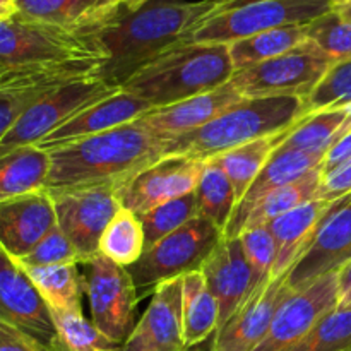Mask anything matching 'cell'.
Instances as JSON below:
<instances>
[{"label":"cell","instance_id":"cell-7","mask_svg":"<svg viewBox=\"0 0 351 351\" xmlns=\"http://www.w3.org/2000/svg\"><path fill=\"white\" fill-rule=\"evenodd\" d=\"M331 10L328 0H245L202 23L184 43L230 45L274 27L311 24Z\"/></svg>","mask_w":351,"mask_h":351},{"label":"cell","instance_id":"cell-25","mask_svg":"<svg viewBox=\"0 0 351 351\" xmlns=\"http://www.w3.org/2000/svg\"><path fill=\"white\" fill-rule=\"evenodd\" d=\"M17 16L31 21L69 27V29H96L120 3L106 0H16Z\"/></svg>","mask_w":351,"mask_h":351},{"label":"cell","instance_id":"cell-35","mask_svg":"<svg viewBox=\"0 0 351 351\" xmlns=\"http://www.w3.org/2000/svg\"><path fill=\"white\" fill-rule=\"evenodd\" d=\"M57 339L53 351H119L82 311H50Z\"/></svg>","mask_w":351,"mask_h":351},{"label":"cell","instance_id":"cell-11","mask_svg":"<svg viewBox=\"0 0 351 351\" xmlns=\"http://www.w3.org/2000/svg\"><path fill=\"white\" fill-rule=\"evenodd\" d=\"M117 91L119 88L106 84L99 77H88L48 93L40 101L29 106L3 136L0 141V158L21 147L36 146L65 120Z\"/></svg>","mask_w":351,"mask_h":351},{"label":"cell","instance_id":"cell-29","mask_svg":"<svg viewBox=\"0 0 351 351\" xmlns=\"http://www.w3.org/2000/svg\"><path fill=\"white\" fill-rule=\"evenodd\" d=\"M21 267L26 271L50 311H82L81 298L84 293V281L77 264Z\"/></svg>","mask_w":351,"mask_h":351},{"label":"cell","instance_id":"cell-48","mask_svg":"<svg viewBox=\"0 0 351 351\" xmlns=\"http://www.w3.org/2000/svg\"><path fill=\"white\" fill-rule=\"evenodd\" d=\"M345 110H346V119H345V123H343L341 130H339V137H338V139H341V137L345 136V134H348L350 130H351V105L346 106Z\"/></svg>","mask_w":351,"mask_h":351},{"label":"cell","instance_id":"cell-17","mask_svg":"<svg viewBox=\"0 0 351 351\" xmlns=\"http://www.w3.org/2000/svg\"><path fill=\"white\" fill-rule=\"evenodd\" d=\"M288 274V273H287ZM287 274L271 278L254 290L225 326L213 336L211 351H254L263 341L280 305L293 293Z\"/></svg>","mask_w":351,"mask_h":351},{"label":"cell","instance_id":"cell-10","mask_svg":"<svg viewBox=\"0 0 351 351\" xmlns=\"http://www.w3.org/2000/svg\"><path fill=\"white\" fill-rule=\"evenodd\" d=\"M120 184L82 185L51 191L57 225L81 256V264L99 252V240L120 204Z\"/></svg>","mask_w":351,"mask_h":351},{"label":"cell","instance_id":"cell-53","mask_svg":"<svg viewBox=\"0 0 351 351\" xmlns=\"http://www.w3.org/2000/svg\"><path fill=\"white\" fill-rule=\"evenodd\" d=\"M2 72H3V67H0V74H2Z\"/></svg>","mask_w":351,"mask_h":351},{"label":"cell","instance_id":"cell-12","mask_svg":"<svg viewBox=\"0 0 351 351\" xmlns=\"http://www.w3.org/2000/svg\"><path fill=\"white\" fill-rule=\"evenodd\" d=\"M101 60H75L38 67L3 69L0 74V141L29 106L71 82L98 77Z\"/></svg>","mask_w":351,"mask_h":351},{"label":"cell","instance_id":"cell-1","mask_svg":"<svg viewBox=\"0 0 351 351\" xmlns=\"http://www.w3.org/2000/svg\"><path fill=\"white\" fill-rule=\"evenodd\" d=\"M245 0H147L129 10L120 3L115 14L93 29L105 62L98 77L122 86L158 55L184 43L185 38L216 14Z\"/></svg>","mask_w":351,"mask_h":351},{"label":"cell","instance_id":"cell-27","mask_svg":"<svg viewBox=\"0 0 351 351\" xmlns=\"http://www.w3.org/2000/svg\"><path fill=\"white\" fill-rule=\"evenodd\" d=\"M50 173V153L36 146L21 147L0 158V202L43 191Z\"/></svg>","mask_w":351,"mask_h":351},{"label":"cell","instance_id":"cell-16","mask_svg":"<svg viewBox=\"0 0 351 351\" xmlns=\"http://www.w3.org/2000/svg\"><path fill=\"white\" fill-rule=\"evenodd\" d=\"M351 261V194L339 199L315 232L311 245L287 274L288 287L302 290L312 281L336 273Z\"/></svg>","mask_w":351,"mask_h":351},{"label":"cell","instance_id":"cell-5","mask_svg":"<svg viewBox=\"0 0 351 351\" xmlns=\"http://www.w3.org/2000/svg\"><path fill=\"white\" fill-rule=\"evenodd\" d=\"M75 60H101L93 29H69L12 16L0 21V67H38Z\"/></svg>","mask_w":351,"mask_h":351},{"label":"cell","instance_id":"cell-40","mask_svg":"<svg viewBox=\"0 0 351 351\" xmlns=\"http://www.w3.org/2000/svg\"><path fill=\"white\" fill-rule=\"evenodd\" d=\"M239 239L242 243L243 254L250 264V269H252L254 291L271 280V271H273L278 254L276 240H274L269 226H257V228L247 230Z\"/></svg>","mask_w":351,"mask_h":351},{"label":"cell","instance_id":"cell-36","mask_svg":"<svg viewBox=\"0 0 351 351\" xmlns=\"http://www.w3.org/2000/svg\"><path fill=\"white\" fill-rule=\"evenodd\" d=\"M197 216H201V213H199L195 192H191V194L182 195V197L173 199V201L165 202V204L156 206L151 211L141 215L139 218L143 221L146 249L154 245L156 242H160L161 239H165L170 233H173L175 230L187 225L189 221H192Z\"/></svg>","mask_w":351,"mask_h":351},{"label":"cell","instance_id":"cell-3","mask_svg":"<svg viewBox=\"0 0 351 351\" xmlns=\"http://www.w3.org/2000/svg\"><path fill=\"white\" fill-rule=\"evenodd\" d=\"M304 117L305 99L298 96L243 98L206 125L168 141L165 156L208 161L252 141L283 136Z\"/></svg>","mask_w":351,"mask_h":351},{"label":"cell","instance_id":"cell-52","mask_svg":"<svg viewBox=\"0 0 351 351\" xmlns=\"http://www.w3.org/2000/svg\"><path fill=\"white\" fill-rule=\"evenodd\" d=\"M146 2H147V0H137V2H136V7L143 5V3H146Z\"/></svg>","mask_w":351,"mask_h":351},{"label":"cell","instance_id":"cell-14","mask_svg":"<svg viewBox=\"0 0 351 351\" xmlns=\"http://www.w3.org/2000/svg\"><path fill=\"white\" fill-rule=\"evenodd\" d=\"M204 161L185 156H163L120 184V204L141 216L156 206L195 192Z\"/></svg>","mask_w":351,"mask_h":351},{"label":"cell","instance_id":"cell-18","mask_svg":"<svg viewBox=\"0 0 351 351\" xmlns=\"http://www.w3.org/2000/svg\"><path fill=\"white\" fill-rule=\"evenodd\" d=\"M153 110V105L144 101L139 96H134L119 89L113 95L86 106L74 117L65 120L58 129H55L50 136L36 144V147L45 151H53L58 147L69 146L72 143L86 139V137L98 136L108 132L125 123L136 122L141 117Z\"/></svg>","mask_w":351,"mask_h":351},{"label":"cell","instance_id":"cell-50","mask_svg":"<svg viewBox=\"0 0 351 351\" xmlns=\"http://www.w3.org/2000/svg\"><path fill=\"white\" fill-rule=\"evenodd\" d=\"M328 2H329V3H331V7H332V9H335V7L341 5V3L348 2V0H328Z\"/></svg>","mask_w":351,"mask_h":351},{"label":"cell","instance_id":"cell-41","mask_svg":"<svg viewBox=\"0 0 351 351\" xmlns=\"http://www.w3.org/2000/svg\"><path fill=\"white\" fill-rule=\"evenodd\" d=\"M21 266H55V264H81V256L65 233L55 225L51 232L27 254L17 261Z\"/></svg>","mask_w":351,"mask_h":351},{"label":"cell","instance_id":"cell-22","mask_svg":"<svg viewBox=\"0 0 351 351\" xmlns=\"http://www.w3.org/2000/svg\"><path fill=\"white\" fill-rule=\"evenodd\" d=\"M242 99L243 96L230 81L221 88L192 96L175 105L153 108L139 120L154 134L170 141L206 125Z\"/></svg>","mask_w":351,"mask_h":351},{"label":"cell","instance_id":"cell-23","mask_svg":"<svg viewBox=\"0 0 351 351\" xmlns=\"http://www.w3.org/2000/svg\"><path fill=\"white\" fill-rule=\"evenodd\" d=\"M326 154H314V153H304V151L297 149H276L267 161L266 167L261 170L254 184L243 195L242 201L235 208L232 219L228 223L225 235L223 237H239L242 233L243 225H245L247 218H249L250 211L254 206L267 195L269 192L276 191V189L285 187V185L291 184V182L298 180L308 171L315 170V168L322 167Z\"/></svg>","mask_w":351,"mask_h":351},{"label":"cell","instance_id":"cell-37","mask_svg":"<svg viewBox=\"0 0 351 351\" xmlns=\"http://www.w3.org/2000/svg\"><path fill=\"white\" fill-rule=\"evenodd\" d=\"M288 351H351V311L336 307Z\"/></svg>","mask_w":351,"mask_h":351},{"label":"cell","instance_id":"cell-42","mask_svg":"<svg viewBox=\"0 0 351 351\" xmlns=\"http://www.w3.org/2000/svg\"><path fill=\"white\" fill-rule=\"evenodd\" d=\"M351 194V158L339 167L322 173L321 187H319L317 199L322 201H338Z\"/></svg>","mask_w":351,"mask_h":351},{"label":"cell","instance_id":"cell-38","mask_svg":"<svg viewBox=\"0 0 351 351\" xmlns=\"http://www.w3.org/2000/svg\"><path fill=\"white\" fill-rule=\"evenodd\" d=\"M351 105V60L336 62L317 88L305 98V117Z\"/></svg>","mask_w":351,"mask_h":351},{"label":"cell","instance_id":"cell-26","mask_svg":"<svg viewBox=\"0 0 351 351\" xmlns=\"http://www.w3.org/2000/svg\"><path fill=\"white\" fill-rule=\"evenodd\" d=\"M219 324V305L202 271L182 278V338L185 350L208 343Z\"/></svg>","mask_w":351,"mask_h":351},{"label":"cell","instance_id":"cell-4","mask_svg":"<svg viewBox=\"0 0 351 351\" xmlns=\"http://www.w3.org/2000/svg\"><path fill=\"white\" fill-rule=\"evenodd\" d=\"M233 74L228 45L180 43L139 69L122 89L163 108L221 88Z\"/></svg>","mask_w":351,"mask_h":351},{"label":"cell","instance_id":"cell-45","mask_svg":"<svg viewBox=\"0 0 351 351\" xmlns=\"http://www.w3.org/2000/svg\"><path fill=\"white\" fill-rule=\"evenodd\" d=\"M338 276V307L351 311V261L336 271Z\"/></svg>","mask_w":351,"mask_h":351},{"label":"cell","instance_id":"cell-24","mask_svg":"<svg viewBox=\"0 0 351 351\" xmlns=\"http://www.w3.org/2000/svg\"><path fill=\"white\" fill-rule=\"evenodd\" d=\"M338 201L314 199L291 209L287 215L280 216L267 225L278 245L271 278L287 274L293 267L302 254L308 249L317 228L324 221L326 216L332 211V208L338 204Z\"/></svg>","mask_w":351,"mask_h":351},{"label":"cell","instance_id":"cell-54","mask_svg":"<svg viewBox=\"0 0 351 351\" xmlns=\"http://www.w3.org/2000/svg\"><path fill=\"white\" fill-rule=\"evenodd\" d=\"M106 2H112V0H106ZM113 3V2H112Z\"/></svg>","mask_w":351,"mask_h":351},{"label":"cell","instance_id":"cell-49","mask_svg":"<svg viewBox=\"0 0 351 351\" xmlns=\"http://www.w3.org/2000/svg\"><path fill=\"white\" fill-rule=\"evenodd\" d=\"M112 2L113 3H123V7H125V9L132 10V9H136L137 0H112Z\"/></svg>","mask_w":351,"mask_h":351},{"label":"cell","instance_id":"cell-32","mask_svg":"<svg viewBox=\"0 0 351 351\" xmlns=\"http://www.w3.org/2000/svg\"><path fill=\"white\" fill-rule=\"evenodd\" d=\"M346 119V110H326L304 117L293 129L278 141L276 149H297L304 153L328 154L338 141L339 130Z\"/></svg>","mask_w":351,"mask_h":351},{"label":"cell","instance_id":"cell-6","mask_svg":"<svg viewBox=\"0 0 351 351\" xmlns=\"http://www.w3.org/2000/svg\"><path fill=\"white\" fill-rule=\"evenodd\" d=\"M223 239V232L204 216H197L147 247L141 259L127 267L139 298L153 293L161 283L201 271L206 259Z\"/></svg>","mask_w":351,"mask_h":351},{"label":"cell","instance_id":"cell-20","mask_svg":"<svg viewBox=\"0 0 351 351\" xmlns=\"http://www.w3.org/2000/svg\"><path fill=\"white\" fill-rule=\"evenodd\" d=\"M119 351H185L182 338V278L161 283Z\"/></svg>","mask_w":351,"mask_h":351},{"label":"cell","instance_id":"cell-19","mask_svg":"<svg viewBox=\"0 0 351 351\" xmlns=\"http://www.w3.org/2000/svg\"><path fill=\"white\" fill-rule=\"evenodd\" d=\"M57 225L53 199L36 191L0 202V249L12 259L26 257Z\"/></svg>","mask_w":351,"mask_h":351},{"label":"cell","instance_id":"cell-9","mask_svg":"<svg viewBox=\"0 0 351 351\" xmlns=\"http://www.w3.org/2000/svg\"><path fill=\"white\" fill-rule=\"evenodd\" d=\"M84 293L88 295L93 324L115 345L122 346L134 331V311L139 293L127 267L103 254L84 261Z\"/></svg>","mask_w":351,"mask_h":351},{"label":"cell","instance_id":"cell-30","mask_svg":"<svg viewBox=\"0 0 351 351\" xmlns=\"http://www.w3.org/2000/svg\"><path fill=\"white\" fill-rule=\"evenodd\" d=\"M280 137L281 136H274L252 141V143L243 144V146H239L235 149H230L226 153L219 154V156L208 160L215 161L225 171L233 191H235L237 206L242 201L243 195L247 194V191L254 184L261 170L271 160V156H273L278 147Z\"/></svg>","mask_w":351,"mask_h":351},{"label":"cell","instance_id":"cell-51","mask_svg":"<svg viewBox=\"0 0 351 351\" xmlns=\"http://www.w3.org/2000/svg\"><path fill=\"white\" fill-rule=\"evenodd\" d=\"M185 351H211V343H209V348L208 350H202L201 346H197V348H192V350H185Z\"/></svg>","mask_w":351,"mask_h":351},{"label":"cell","instance_id":"cell-28","mask_svg":"<svg viewBox=\"0 0 351 351\" xmlns=\"http://www.w3.org/2000/svg\"><path fill=\"white\" fill-rule=\"evenodd\" d=\"M308 24L274 27L228 45L235 72L287 53L307 40Z\"/></svg>","mask_w":351,"mask_h":351},{"label":"cell","instance_id":"cell-8","mask_svg":"<svg viewBox=\"0 0 351 351\" xmlns=\"http://www.w3.org/2000/svg\"><path fill=\"white\" fill-rule=\"evenodd\" d=\"M335 64L307 38L280 57L235 72L232 82L243 98L298 96L305 99Z\"/></svg>","mask_w":351,"mask_h":351},{"label":"cell","instance_id":"cell-15","mask_svg":"<svg viewBox=\"0 0 351 351\" xmlns=\"http://www.w3.org/2000/svg\"><path fill=\"white\" fill-rule=\"evenodd\" d=\"M0 321L53 351L57 331L47 302L16 259L0 249Z\"/></svg>","mask_w":351,"mask_h":351},{"label":"cell","instance_id":"cell-39","mask_svg":"<svg viewBox=\"0 0 351 351\" xmlns=\"http://www.w3.org/2000/svg\"><path fill=\"white\" fill-rule=\"evenodd\" d=\"M307 38L335 62L351 60V23L335 10L312 21L307 26Z\"/></svg>","mask_w":351,"mask_h":351},{"label":"cell","instance_id":"cell-33","mask_svg":"<svg viewBox=\"0 0 351 351\" xmlns=\"http://www.w3.org/2000/svg\"><path fill=\"white\" fill-rule=\"evenodd\" d=\"M146 249L143 221L137 215L120 208L99 240V254L122 267L132 266Z\"/></svg>","mask_w":351,"mask_h":351},{"label":"cell","instance_id":"cell-2","mask_svg":"<svg viewBox=\"0 0 351 351\" xmlns=\"http://www.w3.org/2000/svg\"><path fill=\"white\" fill-rule=\"evenodd\" d=\"M168 139L141 120L48 151L50 173L45 191L125 182L167 153Z\"/></svg>","mask_w":351,"mask_h":351},{"label":"cell","instance_id":"cell-34","mask_svg":"<svg viewBox=\"0 0 351 351\" xmlns=\"http://www.w3.org/2000/svg\"><path fill=\"white\" fill-rule=\"evenodd\" d=\"M204 171L201 175L195 197H197L201 216L215 223L225 235L228 223L237 208L235 191L225 171L215 161H204Z\"/></svg>","mask_w":351,"mask_h":351},{"label":"cell","instance_id":"cell-13","mask_svg":"<svg viewBox=\"0 0 351 351\" xmlns=\"http://www.w3.org/2000/svg\"><path fill=\"white\" fill-rule=\"evenodd\" d=\"M338 307V276L326 274L293 291L274 314L263 341L254 351H288L300 343L324 315Z\"/></svg>","mask_w":351,"mask_h":351},{"label":"cell","instance_id":"cell-44","mask_svg":"<svg viewBox=\"0 0 351 351\" xmlns=\"http://www.w3.org/2000/svg\"><path fill=\"white\" fill-rule=\"evenodd\" d=\"M350 158H351V130L348 134H345L341 139L336 141V143L332 144L331 149L328 151V154H326L324 161H322V167H321L322 173H326V171L339 167L341 163L348 161Z\"/></svg>","mask_w":351,"mask_h":351},{"label":"cell","instance_id":"cell-46","mask_svg":"<svg viewBox=\"0 0 351 351\" xmlns=\"http://www.w3.org/2000/svg\"><path fill=\"white\" fill-rule=\"evenodd\" d=\"M17 14L16 0H0V21L10 19Z\"/></svg>","mask_w":351,"mask_h":351},{"label":"cell","instance_id":"cell-21","mask_svg":"<svg viewBox=\"0 0 351 351\" xmlns=\"http://www.w3.org/2000/svg\"><path fill=\"white\" fill-rule=\"evenodd\" d=\"M201 271L219 305V329L252 293V269L239 237H223Z\"/></svg>","mask_w":351,"mask_h":351},{"label":"cell","instance_id":"cell-47","mask_svg":"<svg viewBox=\"0 0 351 351\" xmlns=\"http://www.w3.org/2000/svg\"><path fill=\"white\" fill-rule=\"evenodd\" d=\"M332 10H335V12L338 14L339 17H343V19L350 21V23H351V0H348V2H345V3H341V5L335 7Z\"/></svg>","mask_w":351,"mask_h":351},{"label":"cell","instance_id":"cell-43","mask_svg":"<svg viewBox=\"0 0 351 351\" xmlns=\"http://www.w3.org/2000/svg\"><path fill=\"white\" fill-rule=\"evenodd\" d=\"M0 351H48L21 329L0 321Z\"/></svg>","mask_w":351,"mask_h":351},{"label":"cell","instance_id":"cell-31","mask_svg":"<svg viewBox=\"0 0 351 351\" xmlns=\"http://www.w3.org/2000/svg\"><path fill=\"white\" fill-rule=\"evenodd\" d=\"M321 178L322 168L319 167L315 170L308 171L302 178H298V180L291 182V184L276 189V191L264 195L254 206L252 211H250L249 218H247L245 225H243L242 233L247 232V230L257 228V226H267L271 221H274L280 216L287 215L291 209L317 199L319 187H321Z\"/></svg>","mask_w":351,"mask_h":351}]
</instances>
